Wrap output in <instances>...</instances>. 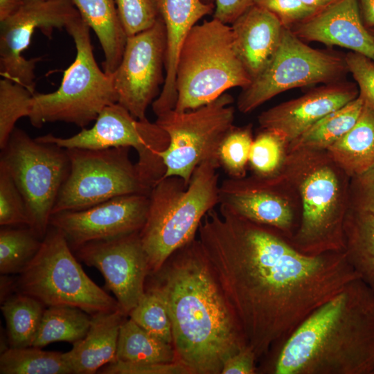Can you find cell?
<instances>
[{
    "label": "cell",
    "instance_id": "cell-1",
    "mask_svg": "<svg viewBox=\"0 0 374 374\" xmlns=\"http://www.w3.org/2000/svg\"><path fill=\"white\" fill-rule=\"evenodd\" d=\"M219 206L204 216L198 240L259 359L359 276L344 251L305 254L278 230Z\"/></svg>",
    "mask_w": 374,
    "mask_h": 374
},
{
    "label": "cell",
    "instance_id": "cell-2",
    "mask_svg": "<svg viewBox=\"0 0 374 374\" xmlns=\"http://www.w3.org/2000/svg\"><path fill=\"white\" fill-rule=\"evenodd\" d=\"M154 274L151 287L166 305L177 361L191 374L221 373L224 362L247 344L198 239Z\"/></svg>",
    "mask_w": 374,
    "mask_h": 374
},
{
    "label": "cell",
    "instance_id": "cell-3",
    "mask_svg": "<svg viewBox=\"0 0 374 374\" xmlns=\"http://www.w3.org/2000/svg\"><path fill=\"white\" fill-rule=\"evenodd\" d=\"M276 349L271 373L373 374L374 291L353 280Z\"/></svg>",
    "mask_w": 374,
    "mask_h": 374
},
{
    "label": "cell",
    "instance_id": "cell-4",
    "mask_svg": "<svg viewBox=\"0 0 374 374\" xmlns=\"http://www.w3.org/2000/svg\"><path fill=\"white\" fill-rule=\"evenodd\" d=\"M279 172L300 199L299 224L289 240L292 246L310 256L344 251L350 178L326 150L287 152Z\"/></svg>",
    "mask_w": 374,
    "mask_h": 374
},
{
    "label": "cell",
    "instance_id": "cell-5",
    "mask_svg": "<svg viewBox=\"0 0 374 374\" xmlns=\"http://www.w3.org/2000/svg\"><path fill=\"white\" fill-rule=\"evenodd\" d=\"M220 166L217 160H208L195 169L188 184L179 177L170 176L152 188L146 220L139 232L150 274L195 239L204 216L219 204Z\"/></svg>",
    "mask_w": 374,
    "mask_h": 374
},
{
    "label": "cell",
    "instance_id": "cell-6",
    "mask_svg": "<svg viewBox=\"0 0 374 374\" xmlns=\"http://www.w3.org/2000/svg\"><path fill=\"white\" fill-rule=\"evenodd\" d=\"M251 80L236 53L231 26L215 18L204 21L192 28L180 50L174 109H196Z\"/></svg>",
    "mask_w": 374,
    "mask_h": 374
},
{
    "label": "cell",
    "instance_id": "cell-7",
    "mask_svg": "<svg viewBox=\"0 0 374 374\" xmlns=\"http://www.w3.org/2000/svg\"><path fill=\"white\" fill-rule=\"evenodd\" d=\"M65 29L74 42L75 58L56 91L34 93L28 118L35 127L62 121L84 128L104 108L118 101L112 75L102 71L95 60L89 26L80 17Z\"/></svg>",
    "mask_w": 374,
    "mask_h": 374
},
{
    "label": "cell",
    "instance_id": "cell-8",
    "mask_svg": "<svg viewBox=\"0 0 374 374\" xmlns=\"http://www.w3.org/2000/svg\"><path fill=\"white\" fill-rule=\"evenodd\" d=\"M64 235L50 226L41 247L15 281L16 291L46 306H71L90 315L121 309L84 272Z\"/></svg>",
    "mask_w": 374,
    "mask_h": 374
},
{
    "label": "cell",
    "instance_id": "cell-9",
    "mask_svg": "<svg viewBox=\"0 0 374 374\" xmlns=\"http://www.w3.org/2000/svg\"><path fill=\"white\" fill-rule=\"evenodd\" d=\"M1 153L0 165L10 174L26 206L29 226L43 240L58 193L70 170L65 149L32 139L15 127Z\"/></svg>",
    "mask_w": 374,
    "mask_h": 374
},
{
    "label": "cell",
    "instance_id": "cell-10",
    "mask_svg": "<svg viewBox=\"0 0 374 374\" xmlns=\"http://www.w3.org/2000/svg\"><path fill=\"white\" fill-rule=\"evenodd\" d=\"M348 73L346 55L313 48L284 27L275 54L262 71L242 88L237 107L243 114L249 113L287 90L343 80Z\"/></svg>",
    "mask_w": 374,
    "mask_h": 374
},
{
    "label": "cell",
    "instance_id": "cell-11",
    "mask_svg": "<svg viewBox=\"0 0 374 374\" xmlns=\"http://www.w3.org/2000/svg\"><path fill=\"white\" fill-rule=\"evenodd\" d=\"M233 97L224 93L196 109H173L157 116L155 123L169 137L168 146L160 152L166 166L164 177H179L188 184L200 163L218 161L220 143L233 126Z\"/></svg>",
    "mask_w": 374,
    "mask_h": 374
},
{
    "label": "cell",
    "instance_id": "cell-12",
    "mask_svg": "<svg viewBox=\"0 0 374 374\" xmlns=\"http://www.w3.org/2000/svg\"><path fill=\"white\" fill-rule=\"evenodd\" d=\"M130 148L65 149L70 170L58 193L52 215L87 208L118 196L150 195L152 188L131 161Z\"/></svg>",
    "mask_w": 374,
    "mask_h": 374
},
{
    "label": "cell",
    "instance_id": "cell-13",
    "mask_svg": "<svg viewBox=\"0 0 374 374\" xmlns=\"http://www.w3.org/2000/svg\"><path fill=\"white\" fill-rule=\"evenodd\" d=\"M35 139L64 149L132 148L139 157L135 163L138 170L151 188L166 173V166L160 152L168 146L167 133L155 122L151 123L148 118H136L118 103L104 108L93 127L83 128L72 136L62 138L48 134Z\"/></svg>",
    "mask_w": 374,
    "mask_h": 374
},
{
    "label": "cell",
    "instance_id": "cell-14",
    "mask_svg": "<svg viewBox=\"0 0 374 374\" xmlns=\"http://www.w3.org/2000/svg\"><path fill=\"white\" fill-rule=\"evenodd\" d=\"M80 15L71 0H23L19 8L0 21V74L35 93L37 58L22 55L36 29L47 34L66 28Z\"/></svg>",
    "mask_w": 374,
    "mask_h": 374
},
{
    "label": "cell",
    "instance_id": "cell-15",
    "mask_svg": "<svg viewBox=\"0 0 374 374\" xmlns=\"http://www.w3.org/2000/svg\"><path fill=\"white\" fill-rule=\"evenodd\" d=\"M166 33L159 17L153 26L127 37L121 62L112 74L117 103L136 118L145 119L146 110L164 83Z\"/></svg>",
    "mask_w": 374,
    "mask_h": 374
},
{
    "label": "cell",
    "instance_id": "cell-16",
    "mask_svg": "<svg viewBox=\"0 0 374 374\" xmlns=\"http://www.w3.org/2000/svg\"><path fill=\"white\" fill-rule=\"evenodd\" d=\"M219 204L258 224L272 227L289 240L301 217L299 197L283 175L229 178L220 184Z\"/></svg>",
    "mask_w": 374,
    "mask_h": 374
},
{
    "label": "cell",
    "instance_id": "cell-17",
    "mask_svg": "<svg viewBox=\"0 0 374 374\" xmlns=\"http://www.w3.org/2000/svg\"><path fill=\"white\" fill-rule=\"evenodd\" d=\"M139 232L90 242L73 251L79 260L100 271L127 315L145 294V279L150 274Z\"/></svg>",
    "mask_w": 374,
    "mask_h": 374
},
{
    "label": "cell",
    "instance_id": "cell-18",
    "mask_svg": "<svg viewBox=\"0 0 374 374\" xmlns=\"http://www.w3.org/2000/svg\"><path fill=\"white\" fill-rule=\"evenodd\" d=\"M149 195L118 196L87 208L53 214L50 226L66 237L72 251L90 242L139 232L147 217Z\"/></svg>",
    "mask_w": 374,
    "mask_h": 374
},
{
    "label": "cell",
    "instance_id": "cell-19",
    "mask_svg": "<svg viewBox=\"0 0 374 374\" xmlns=\"http://www.w3.org/2000/svg\"><path fill=\"white\" fill-rule=\"evenodd\" d=\"M358 96L359 89L353 82L340 80L324 84L262 112L258 121L262 129L278 132L287 147L321 118Z\"/></svg>",
    "mask_w": 374,
    "mask_h": 374
},
{
    "label": "cell",
    "instance_id": "cell-20",
    "mask_svg": "<svg viewBox=\"0 0 374 374\" xmlns=\"http://www.w3.org/2000/svg\"><path fill=\"white\" fill-rule=\"evenodd\" d=\"M291 30L304 42L346 48L374 61V39L362 21L358 0H337Z\"/></svg>",
    "mask_w": 374,
    "mask_h": 374
},
{
    "label": "cell",
    "instance_id": "cell-21",
    "mask_svg": "<svg viewBox=\"0 0 374 374\" xmlns=\"http://www.w3.org/2000/svg\"><path fill=\"white\" fill-rule=\"evenodd\" d=\"M157 3L166 33L165 80L159 96L152 104L154 114L158 116L175 109L177 99L176 71L180 50L197 22L213 13L215 4H207L202 0H157Z\"/></svg>",
    "mask_w": 374,
    "mask_h": 374
},
{
    "label": "cell",
    "instance_id": "cell-22",
    "mask_svg": "<svg viewBox=\"0 0 374 374\" xmlns=\"http://www.w3.org/2000/svg\"><path fill=\"white\" fill-rule=\"evenodd\" d=\"M231 26L236 53L253 80L275 54L284 27L274 14L256 4L246 10Z\"/></svg>",
    "mask_w": 374,
    "mask_h": 374
},
{
    "label": "cell",
    "instance_id": "cell-23",
    "mask_svg": "<svg viewBox=\"0 0 374 374\" xmlns=\"http://www.w3.org/2000/svg\"><path fill=\"white\" fill-rule=\"evenodd\" d=\"M127 314L121 309L91 315L86 335L64 357L75 374H93L116 361L120 328Z\"/></svg>",
    "mask_w": 374,
    "mask_h": 374
},
{
    "label": "cell",
    "instance_id": "cell-24",
    "mask_svg": "<svg viewBox=\"0 0 374 374\" xmlns=\"http://www.w3.org/2000/svg\"><path fill=\"white\" fill-rule=\"evenodd\" d=\"M71 1L82 19L97 36L105 55L103 70L112 75L121 62L127 37L115 0Z\"/></svg>",
    "mask_w": 374,
    "mask_h": 374
},
{
    "label": "cell",
    "instance_id": "cell-25",
    "mask_svg": "<svg viewBox=\"0 0 374 374\" xmlns=\"http://www.w3.org/2000/svg\"><path fill=\"white\" fill-rule=\"evenodd\" d=\"M327 152L351 179L374 164V109L365 105L355 124Z\"/></svg>",
    "mask_w": 374,
    "mask_h": 374
},
{
    "label": "cell",
    "instance_id": "cell-26",
    "mask_svg": "<svg viewBox=\"0 0 374 374\" xmlns=\"http://www.w3.org/2000/svg\"><path fill=\"white\" fill-rule=\"evenodd\" d=\"M344 233L347 261L359 278L374 291V215L349 207Z\"/></svg>",
    "mask_w": 374,
    "mask_h": 374
},
{
    "label": "cell",
    "instance_id": "cell-27",
    "mask_svg": "<svg viewBox=\"0 0 374 374\" xmlns=\"http://www.w3.org/2000/svg\"><path fill=\"white\" fill-rule=\"evenodd\" d=\"M364 106L363 100L358 96L329 113L291 142L286 152L301 150H326L355 124Z\"/></svg>",
    "mask_w": 374,
    "mask_h": 374
},
{
    "label": "cell",
    "instance_id": "cell-28",
    "mask_svg": "<svg viewBox=\"0 0 374 374\" xmlns=\"http://www.w3.org/2000/svg\"><path fill=\"white\" fill-rule=\"evenodd\" d=\"M45 307L38 299L18 292L1 302L10 348L32 346Z\"/></svg>",
    "mask_w": 374,
    "mask_h": 374
},
{
    "label": "cell",
    "instance_id": "cell-29",
    "mask_svg": "<svg viewBox=\"0 0 374 374\" xmlns=\"http://www.w3.org/2000/svg\"><path fill=\"white\" fill-rule=\"evenodd\" d=\"M168 363L177 361L173 345L154 337L132 319L122 323L116 361Z\"/></svg>",
    "mask_w": 374,
    "mask_h": 374
},
{
    "label": "cell",
    "instance_id": "cell-30",
    "mask_svg": "<svg viewBox=\"0 0 374 374\" xmlns=\"http://www.w3.org/2000/svg\"><path fill=\"white\" fill-rule=\"evenodd\" d=\"M91 323V315L71 306H50L45 309L32 346L43 348L56 341L72 344L82 339Z\"/></svg>",
    "mask_w": 374,
    "mask_h": 374
},
{
    "label": "cell",
    "instance_id": "cell-31",
    "mask_svg": "<svg viewBox=\"0 0 374 374\" xmlns=\"http://www.w3.org/2000/svg\"><path fill=\"white\" fill-rule=\"evenodd\" d=\"M1 374H71L64 354L28 346L9 348L0 355Z\"/></svg>",
    "mask_w": 374,
    "mask_h": 374
},
{
    "label": "cell",
    "instance_id": "cell-32",
    "mask_svg": "<svg viewBox=\"0 0 374 374\" xmlns=\"http://www.w3.org/2000/svg\"><path fill=\"white\" fill-rule=\"evenodd\" d=\"M42 243L33 229L1 226L0 230V273L19 274L39 251Z\"/></svg>",
    "mask_w": 374,
    "mask_h": 374
},
{
    "label": "cell",
    "instance_id": "cell-33",
    "mask_svg": "<svg viewBox=\"0 0 374 374\" xmlns=\"http://www.w3.org/2000/svg\"><path fill=\"white\" fill-rule=\"evenodd\" d=\"M34 93L3 78L0 80V148L6 147L17 121L29 116Z\"/></svg>",
    "mask_w": 374,
    "mask_h": 374
},
{
    "label": "cell",
    "instance_id": "cell-34",
    "mask_svg": "<svg viewBox=\"0 0 374 374\" xmlns=\"http://www.w3.org/2000/svg\"><path fill=\"white\" fill-rule=\"evenodd\" d=\"M134 322L159 339L172 344L171 321L165 301L154 287L145 290L128 314Z\"/></svg>",
    "mask_w": 374,
    "mask_h": 374
},
{
    "label": "cell",
    "instance_id": "cell-35",
    "mask_svg": "<svg viewBox=\"0 0 374 374\" xmlns=\"http://www.w3.org/2000/svg\"><path fill=\"white\" fill-rule=\"evenodd\" d=\"M286 148L285 140L278 132L262 129L253 139L249 156L254 175L267 177L277 174L284 163Z\"/></svg>",
    "mask_w": 374,
    "mask_h": 374
},
{
    "label": "cell",
    "instance_id": "cell-36",
    "mask_svg": "<svg viewBox=\"0 0 374 374\" xmlns=\"http://www.w3.org/2000/svg\"><path fill=\"white\" fill-rule=\"evenodd\" d=\"M252 125L232 128L224 137L218 149L220 166L230 178L240 179L246 176L250 149L253 143Z\"/></svg>",
    "mask_w": 374,
    "mask_h": 374
},
{
    "label": "cell",
    "instance_id": "cell-37",
    "mask_svg": "<svg viewBox=\"0 0 374 374\" xmlns=\"http://www.w3.org/2000/svg\"><path fill=\"white\" fill-rule=\"evenodd\" d=\"M115 3L127 37L149 29L160 17L157 0H115Z\"/></svg>",
    "mask_w": 374,
    "mask_h": 374
},
{
    "label": "cell",
    "instance_id": "cell-38",
    "mask_svg": "<svg viewBox=\"0 0 374 374\" xmlns=\"http://www.w3.org/2000/svg\"><path fill=\"white\" fill-rule=\"evenodd\" d=\"M0 225H30L24 199L14 180L0 165Z\"/></svg>",
    "mask_w": 374,
    "mask_h": 374
},
{
    "label": "cell",
    "instance_id": "cell-39",
    "mask_svg": "<svg viewBox=\"0 0 374 374\" xmlns=\"http://www.w3.org/2000/svg\"><path fill=\"white\" fill-rule=\"evenodd\" d=\"M346 61L359 87V96L365 105L374 109V61L358 53L346 54Z\"/></svg>",
    "mask_w": 374,
    "mask_h": 374
},
{
    "label": "cell",
    "instance_id": "cell-40",
    "mask_svg": "<svg viewBox=\"0 0 374 374\" xmlns=\"http://www.w3.org/2000/svg\"><path fill=\"white\" fill-rule=\"evenodd\" d=\"M103 374H191L179 361L168 363L125 362L117 360L102 367Z\"/></svg>",
    "mask_w": 374,
    "mask_h": 374
},
{
    "label": "cell",
    "instance_id": "cell-41",
    "mask_svg": "<svg viewBox=\"0 0 374 374\" xmlns=\"http://www.w3.org/2000/svg\"><path fill=\"white\" fill-rule=\"evenodd\" d=\"M254 4L274 14L283 26L289 29L318 12L300 0H255Z\"/></svg>",
    "mask_w": 374,
    "mask_h": 374
},
{
    "label": "cell",
    "instance_id": "cell-42",
    "mask_svg": "<svg viewBox=\"0 0 374 374\" xmlns=\"http://www.w3.org/2000/svg\"><path fill=\"white\" fill-rule=\"evenodd\" d=\"M349 200L350 207L374 215V164L350 179Z\"/></svg>",
    "mask_w": 374,
    "mask_h": 374
},
{
    "label": "cell",
    "instance_id": "cell-43",
    "mask_svg": "<svg viewBox=\"0 0 374 374\" xmlns=\"http://www.w3.org/2000/svg\"><path fill=\"white\" fill-rule=\"evenodd\" d=\"M257 359L253 349L246 345L224 362L221 374H254Z\"/></svg>",
    "mask_w": 374,
    "mask_h": 374
},
{
    "label": "cell",
    "instance_id": "cell-44",
    "mask_svg": "<svg viewBox=\"0 0 374 374\" xmlns=\"http://www.w3.org/2000/svg\"><path fill=\"white\" fill-rule=\"evenodd\" d=\"M255 0H215L213 17L224 24H231Z\"/></svg>",
    "mask_w": 374,
    "mask_h": 374
},
{
    "label": "cell",
    "instance_id": "cell-45",
    "mask_svg": "<svg viewBox=\"0 0 374 374\" xmlns=\"http://www.w3.org/2000/svg\"><path fill=\"white\" fill-rule=\"evenodd\" d=\"M362 21L367 28H374V0H358Z\"/></svg>",
    "mask_w": 374,
    "mask_h": 374
},
{
    "label": "cell",
    "instance_id": "cell-46",
    "mask_svg": "<svg viewBox=\"0 0 374 374\" xmlns=\"http://www.w3.org/2000/svg\"><path fill=\"white\" fill-rule=\"evenodd\" d=\"M22 2L23 0H0V21L12 15Z\"/></svg>",
    "mask_w": 374,
    "mask_h": 374
},
{
    "label": "cell",
    "instance_id": "cell-47",
    "mask_svg": "<svg viewBox=\"0 0 374 374\" xmlns=\"http://www.w3.org/2000/svg\"><path fill=\"white\" fill-rule=\"evenodd\" d=\"M307 6L319 11L330 5L332 4L337 0H300Z\"/></svg>",
    "mask_w": 374,
    "mask_h": 374
},
{
    "label": "cell",
    "instance_id": "cell-48",
    "mask_svg": "<svg viewBox=\"0 0 374 374\" xmlns=\"http://www.w3.org/2000/svg\"><path fill=\"white\" fill-rule=\"evenodd\" d=\"M204 3L207 4H214L215 0H202Z\"/></svg>",
    "mask_w": 374,
    "mask_h": 374
},
{
    "label": "cell",
    "instance_id": "cell-49",
    "mask_svg": "<svg viewBox=\"0 0 374 374\" xmlns=\"http://www.w3.org/2000/svg\"><path fill=\"white\" fill-rule=\"evenodd\" d=\"M368 30L370 34L371 35V36H372V37H373V39H374V28H369V29H368Z\"/></svg>",
    "mask_w": 374,
    "mask_h": 374
},
{
    "label": "cell",
    "instance_id": "cell-50",
    "mask_svg": "<svg viewBox=\"0 0 374 374\" xmlns=\"http://www.w3.org/2000/svg\"><path fill=\"white\" fill-rule=\"evenodd\" d=\"M373 374H374V371H373Z\"/></svg>",
    "mask_w": 374,
    "mask_h": 374
}]
</instances>
